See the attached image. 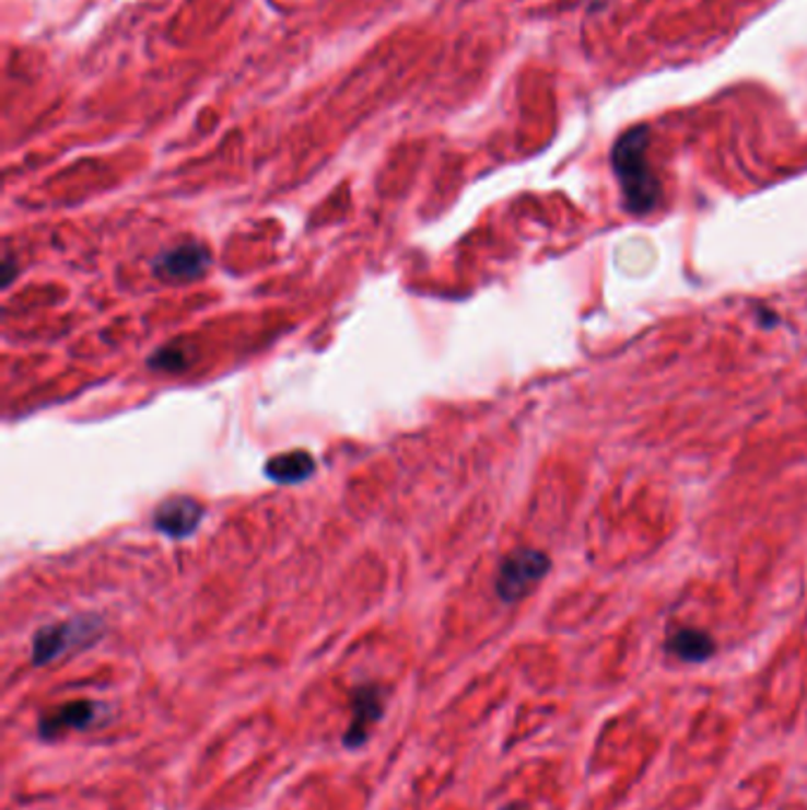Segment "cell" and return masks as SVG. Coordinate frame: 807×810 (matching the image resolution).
Instances as JSON below:
<instances>
[{
	"instance_id": "52a82bcc",
	"label": "cell",
	"mask_w": 807,
	"mask_h": 810,
	"mask_svg": "<svg viewBox=\"0 0 807 810\" xmlns=\"http://www.w3.org/2000/svg\"><path fill=\"white\" fill-rule=\"evenodd\" d=\"M100 714V704L89 702V699H79V702H69L60 708H55L52 714H46L38 722V734L40 740H57L69 730H89L95 726Z\"/></svg>"
},
{
	"instance_id": "5b68a950",
	"label": "cell",
	"mask_w": 807,
	"mask_h": 810,
	"mask_svg": "<svg viewBox=\"0 0 807 810\" xmlns=\"http://www.w3.org/2000/svg\"><path fill=\"white\" fill-rule=\"evenodd\" d=\"M351 714L353 720L349 730L343 732L346 749H360L370 737V728L379 722L384 716V697L377 685H360L351 694Z\"/></svg>"
},
{
	"instance_id": "8992f818",
	"label": "cell",
	"mask_w": 807,
	"mask_h": 810,
	"mask_svg": "<svg viewBox=\"0 0 807 810\" xmlns=\"http://www.w3.org/2000/svg\"><path fill=\"white\" fill-rule=\"evenodd\" d=\"M201 517H204V508L195 498H166L154 510V529L168 539H187L201 524Z\"/></svg>"
},
{
	"instance_id": "277c9868",
	"label": "cell",
	"mask_w": 807,
	"mask_h": 810,
	"mask_svg": "<svg viewBox=\"0 0 807 810\" xmlns=\"http://www.w3.org/2000/svg\"><path fill=\"white\" fill-rule=\"evenodd\" d=\"M211 264V254L204 244L185 242L154 258V275L166 282H187L201 278Z\"/></svg>"
},
{
	"instance_id": "3957f363",
	"label": "cell",
	"mask_w": 807,
	"mask_h": 810,
	"mask_svg": "<svg viewBox=\"0 0 807 810\" xmlns=\"http://www.w3.org/2000/svg\"><path fill=\"white\" fill-rule=\"evenodd\" d=\"M550 569V559L540 549H516L507 559L502 562L495 590L504 602L522 600L526 592L536 586L540 578Z\"/></svg>"
},
{
	"instance_id": "30bf717a",
	"label": "cell",
	"mask_w": 807,
	"mask_h": 810,
	"mask_svg": "<svg viewBox=\"0 0 807 810\" xmlns=\"http://www.w3.org/2000/svg\"><path fill=\"white\" fill-rule=\"evenodd\" d=\"M185 363L187 360L180 349H162L154 358H150V366L154 370H183Z\"/></svg>"
},
{
	"instance_id": "7c38bea8",
	"label": "cell",
	"mask_w": 807,
	"mask_h": 810,
	"mask_svg": "<svg viewBox=\"0 0 807 810\" xmlns=\"http://www.w3.org/2000/svg\"><path fill=\"white\" fill-rule=\"evenodd\" d=\"M502 810H526V808H522V806H504Z\"/></svg>"
},
{
	"instance_id": "ba28073f",
	"label": "cell",
	"mask_w": 807,
	"mask_h": 810,
	"mask_svg": "<svg viewBox=\"0 0 807 810\" xmlns=\"http://www.w3.org/2000/svg\"><path fill=\"white\" fill-rule=\"evenodd\" d=\"M315 474V460L308 451H290L268 460L266 476L278 484H301Z\"/></svg>"
},
{
	"instance_id": "9c48e42d",
	"label": "cell",
	"mask_w": 807,
	"mask_h": 810,
	"mask_svg": "<svg viewBox=\"0 0 807 810\" xmlns=\"http://www.w3.org/2000/svg\"><path fill=\"white\" fill-rule=\"evenodd\" d=\"M668 649L682 661H705L711 659L713 652H715V643L711 635H705L703 630H694V628H682L677 630L672 638L668 640Z\"/></svg>"
},
{
	"instance_id": "7a4b0ae2",
	"label": "cell",
	"mask_w": 807,
	"mask_h": 810,
	"mask_svg": "<svg viewBox=\"0 0 807 810\" xmlns=\"http://www.w3.org/2000/svg\"><path fill=\"white\" fill-rule=\"evenodd\" d=\"M103 633H105L103 618L93 614L77 616L62 621V624L40 628L34 635L32 661L36 667H46V663L74 652V649L93 645Z\"/></svg>"
},
{
	"instance_id": "6da1fadb",
	"label": "cell",
	"mask_w": 807,
	"mask_h": 810,
	"mask_svg": "<svg viewBox=\"0 0 807 810\" xmlns=\"http://www.w3.org/2000/svg\"><path fill=\"white\" fill-rule=\"evenodd\" d=\"M648 128L635 126L625 131L613 144V173L621 183L625 207L632 213H648L660 197V185L646 162Z\"/></svg>"
},
{
	"instance_id": "8fae6325",
	"label": "cell",
	"mask_w": 807,
	"mask_h": 810,
	"mask_svg": "<svg viewBox=\"0 0 807 810\" xmlns=\"http://www.w3.org/2000/svg\"><path fill=\"white\" fill-rule=\"evenodd\" d=\"M3 273H5L3 287H8L12 282V278H14V268H12V256L10 254H5V258H3Z\"/></svg>"
}]
</instances>
